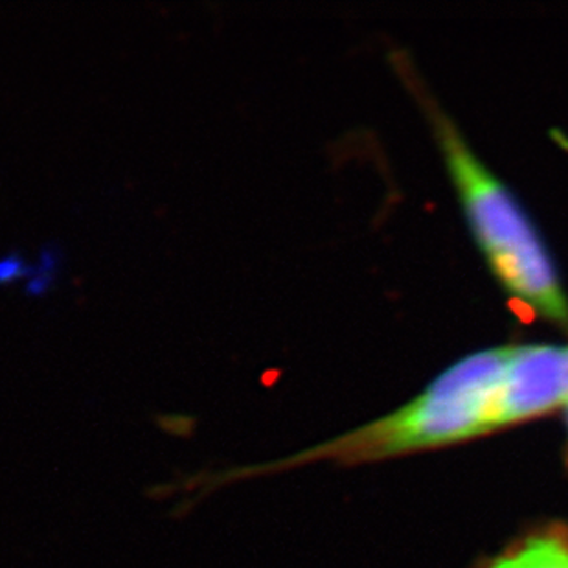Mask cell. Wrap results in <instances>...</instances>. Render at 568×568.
Listing matches in <instances>:
<instances>
[{"label": "cell", "mask_w": 568, "mask_h": 568, "mask_svg": "<svg viewBox=\"0 0 568 568\" xmlns=\"http://www.w3.org/2000/svg\"><path fill=\"white\" fill-rule=\"evenodd\" d=\"M484 568H568V534L561 530L531 534Z\"/></svg>", "instance_id": "cell-4"}, {"label": "cell", "mask_w": 568, "mask_h": 568, "mask_svg": "<svg viewBox=\"0 0 568 568\" xmlns=\"http://www.w3.org/2000/svg\"><path fill=\"white\" fill-rule=\"evenodd\" d=\"M564 402L565 348L548 344L511 348L505 377L489 407V430L550 413Z\"/></svg>", "instance_id": "cell-3"}, {"label": "cell", "mask_w": 568, "mask_h": 568, "mask_svg": "<svg viewBox=\"0 0 568 568\" xmlns=\"http://www.w3.org/2000/svg\"><path fill=\"white\" fill-rule=\"evenodd\" d=\"M565 381H567V402H568V348H565Z\"/></svg>", "instance_id": "cell-6"}, {"label": "cell", "mask_w": 568, "mask_h": 568, "mask_svg": "<svg viewBox=\"0 0 568 568\" xmlns=\"http://www.w3.org/2000/svg\"><path fill=\"white\" fill-rule=\"evenodd\" d=\"M435 122L467 220L497 278L515 298L568 329L567 295L530 220L449 120L438 114Z\"/></svg>", "instance_id": "cell-2"}, {"label": "cell", "mask_w": 568, "mask_h": 568, "mask_svg": "<svg viewBox=\"0 0 568 568\" xmlns=\"http://www.w3.org/2000/svg\"><path fill=\"white\" fill-rule=\"evenodd\" d=\"M509 354L511 348H495L462 359L405 407L337 440L315 445L282 460L197 473L179 484L186 494L184 511L229 484L290 471L313 462L359 464L486 435L489 407L505 377Z\"/></svg>", "instance_id": "cell-1"}, {"label": "cell", "mask_w": 568, "mask_h": 568, "mask_svg": "<svg viewBox=\"0 0 568 568\" xmlns=\"http://www.w3.org/2000/svg\"><path fill=\"white\" fill-rule=\"evenodd\" d=\"M30 273H32V268L28 267V263L24 262L21 254L11 253L0 257V285L27 278Z\"/></svg>", "instance_id": "cell-5"}]
</instances>
